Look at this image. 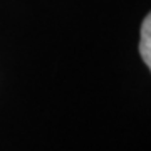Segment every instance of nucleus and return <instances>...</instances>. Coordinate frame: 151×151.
Segmentation results:
<instances>
[{"instance_id":"f257e3e1","label":"nucleus","mask_w":151,"mask_h":151,"mask_svg":"<svg viewBox=\"0 0 151 151\" xmlns=\"http://www.w3.org/2000/svg\"><path fill=\"white\" fill-rule=\"evenodd\" d=\"M139 55L151 70V12L145 17L139 34Z\"/></svg>"}]
</instances>
